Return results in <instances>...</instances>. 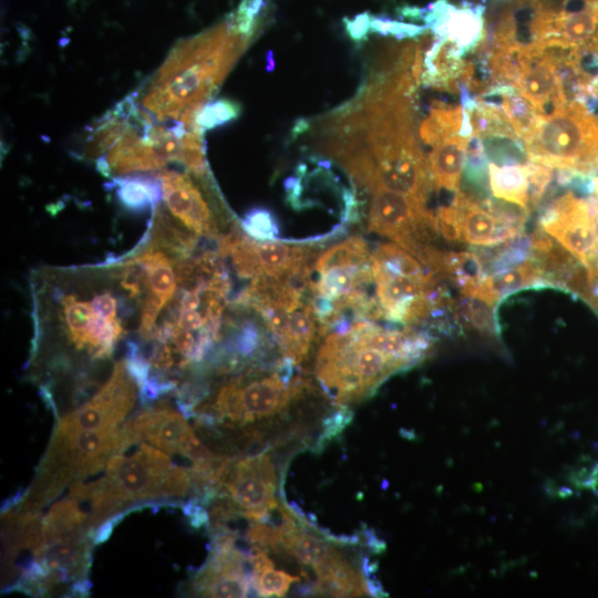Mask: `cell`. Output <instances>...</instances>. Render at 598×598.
Wrapping results in <instances>:
<instances>
[{
    "label": "cell",
    "mask_w": 598,
    "mask_h": 598,
    "mask_svg": "<svg viewBox=\"0 0 598 598\" xmlns=\"http://www.w3.org/2000/svg\"><path fill=\"white\" fill-rule=\"evenodd\" d=\"M496 97L497 106L508 117L514 131L520 141H528L535 133L539 114L534 106L519 92L507 83H496L486 93L481 95V99Z\"/></svg>",
    "instance_id": "cell-27"
},
{
    "label": "cell",
    "mask_w": 598,
    "mask_h": 598,
    "mask_svg": "<svg viewBox=\"0 0 598 598\" xmlns=\"http://www.w3.org/2000/svg\"><path fill=\"white\" fill-rule=\"evenodd\" d=\"M299 581L298 576L277 570L275 566L266 567L251 575L252 588L260 597H285L291 584Z\"/></svg>",
    "instance_id": "cell-34"
},
{
    "label": "cell",
    "mask_w": 598,
    "mask_h": 598,
    "mask_svg": "<svg viewBox=\"0 0 598 598\" xmlns=\"http://www.w3.org/2000/svg\"><path fill=\"white\" fill-rule=\"evenodd\" d=\"M415 50L412 42L389 49L350 100L305 130L317 152L369 193L384 188L426 200L433 184L415 132Z\"/></svg>",
    "instance_id": "cell-1"
},
{
    "label": "cell",
    "mask_w": 598,
    "mask_h": 598,
    "mask_svg": "<svg viewBox=\"0 0 598 598\" xmlns=\"http://www.w3.org/2000/svg\"><path fill=\"white\" fill-rule=\"evenodd\" d=\"M460 216L462 239L472 246L494 247L516 238L522 227L499 220L472 194L457 190L452 200Z\"/></svg>",
    "instance_id": "cell-20"
},
{
    "label": "cell",
    "mask_w": 598,
    "mask_h": 598,
    "mask_svg": "<svg viewBox=\"0 0 598 598\" xmlns=\"http://www.w3.org/2000/svg\"><path fill=\"white\" fill-rule=\"evenodd\" d=\"M120 204L131 212L154 210L163 199L161 181L152 174L116 176L110 183Z\"/></svg>",
    "instance_id": "cell-25"
},
{
    "label": "cell",
    "mask_w": 598,
    "mask_h": 598,
    "mask_svg": "<svg viewBox=\"0 0 598 598\" xmlns=\"http://www.w3.org/2000/svg\"><path fill=\"white\" fill-rule=\"evenodd\" d=\"M276 472L268 453H259L233 461L223 492L247 520L268 522L278 509Z\"/></svg>",
    "instance_id": "cell-14"
},
{
    "label": "cell",
    "mask_w": 598,
    "mask_h": 598,
    "mask_svg": "<svg viewBox=\"0 0 598 598\" xmlns=\"http://www.w3.org/2000/svg\"><path fill=\"white\" fill-rule=\"evenodd\" d=\"M316 315L311 306L300 303L288 316V324L279 341L283 357L297 365L301 363L310 349L316 333Z\"/></svg>",
    "instance_id": "cell-28"
},
{
    "label": "cell",
    "mask_w": 598,
    "mask_h": 598,
    "mask_svg": "<svg viewBox=\"0 0 598 598\" xmlns=\"http://www.w3.org/2000/svg\"><path fill=\"white\" fill-rule=\"evenodd\" d=\"M124 452L122 426L65 434L52 432L34 480L17 508L39 511L66 485L100 472L113 454Z\"/></svg>",
    "instance_id": "cell-6"
},
{
    "label": "cell",
    "mask_w": 598,
    "mask_h": 598,
    "mask_svg": "<svg viewBox=\"0 0 598 598\" xmlns=\"http://www.w3.org/2000/svg\"><path fill=\"white\" fill-rule=\"evenodd\" d=\"M130 445L146 441L167 454H181L192 462L213 454L194 434L186 416L159 400L123 425Z\"/></svg>",
    "instance_id": "cell-12"
},
{
    "label": "cell",
    "mask_w": 598,
    "mask_h": 598,
    "mask_svg": "<svg viewBox=\"0 0 598 598\" xmlns=\"http://www.w3.org/2000/svg\"><path fill=\"white\" fill-rule=\"evenodd\" d=\"M538 286L547 283L537 264L528 258L513 267L484 275L463 295L493 306L515 291Z\"/></svg>",
    "instance_id": "cell-22"
},
{
    "label": "cell",
    "mask_w": 598,
    "mask_h": 598,
    "mask_svg": "<svg viewBox=\"0 0 598 598\" xmlns=\"http://www.w3.org/2000/svg\"><path fill=\"white\" fill-rule=\"evenodd\" d=\"M233 532L214 534L206 563L192 578V592L200 597H246L252 588L251 551L236 545Z\"/></svg>",
    "instance_id": "cell-13"
},
{
    "label": "cell",
    "mask_w": 598,
    "mask_h": 598,
    "mask_svg": "<svg viewBox=\"0 0 598 598\" xmlns=\"http://www.w3.org/2000/svg\"><path fill=\"white\" fill-rule=\"evenodd\" d=\"M241 113V106L229 99H217L203 104L194 116L197 128L204 133L235 121Z\"/></svg>",
    "instance_id": "cell-33"
},
{
    "label": "cell",
    "mask_w": 598,
    "mask_h": 598,
    "mask_svg": "<svg viewBox=\"0 0 598 598\" xmlns=\"http://www.w3.org/2000/svg\"><path fill=\"white\" fill-rule=\"evenodd\" d=\"M370 17L368 12L359 13L352 18H344L343 24L351 40L361 42L370 34Z\"/></svg>",
    "instance_id": "cell-40"
},
{
    "label": "cell",
    "mask_w": 598,
    "mask_h": 598,
    "mask_svg": "<svg viewBox=\"0 0 598 598\" xmlns=\"http://www.w3.org/2000/svg\"><path fill=\"white\" fill-rule=\"evenodd\" d=\"M157 177L162 184L164 207L181 225L197 236L218 235L208 202L188 174L164 171Z\"/></svg>",
    "instance_id": "cell-18"
},
{
    "label": "cell",
    "mask_w": 598,
    "mask_h": 598,
    "mask_svg": "<svg viewBox=\"0 0 598 598\" xmlns=\"http://www.w3.org/2000/svg\"><path fill=\"white\" fill-rule=\"evenodd\" d=\"M486 157L491 158L494 164H525L526 151L522 145V141L508 137H493L482 141Z\"/></svg>",
    "instance_id": "cell-35"
},
{
    "label": "cell",
    "mask_w": 598,
    "mask_h": 598,
    "mask_svg": "<svg viewBox=\"0 0 598 598\" xmlns=\"http://www.w3.org/2000/svg\"><path fill=\"white\" fill-rule=\"evenodd\" d=\"M370 194L369 229L389 237L423 264L439 234L436 216L426 202L384 188Z\"/></svg>",
    "instance_id": "cell-9"
},
{
    "label": "cell",
    "mask_w": 598,
    "mask_h": 598,
    "mask_svg": "<svg viewBox=\"0 0 598 598\" xmlns=\"http://www.w3.org/2000/svg\"><path fill=\"white\" fill-rule=\"evenodd\" d=\"M425 30H429L425 25L401 22L381 16L370 17V33L383 37H392L398 40L414 39L422 35Z\"/></svg>",
    "instance_id": "cell-36"
},
{
    "label": "cell",
    "mask_w": 598,
    "mask_h": 598,
    "mask_svg": "<svg viewBox=\"0 0 598 598\" xmlns=\"http://www.w3.org/2000/svg\"><path fill=\"white\" fill-rule=\"evenodd\" d=\"M148 287L134 255L82 268H47L32 279L34 334L28 364L41 357L58 378L76 364L111 359L140 328Z\"/></svg>",
    "instance_id": "cell-2"
},
{
    "label": "cell",
    "mask_w": 598,
    "mask_h": 598,
    "mask_svg": "<svg viewBox=\"0 0 598 598\" xmlns=\"http://www.w3.org/2000/svg\"><path fill=\"white\" fill-rule=\"evenodd\" d=\"M419 134L425 144L434 146L455 134L471 137L472 130L463 106L434 102L420 124Z\"/></svg>",
    "instance_id": "cell-26"
},
{
    "label": "cell",
    "mask_w": 598,
    "mask_h": 598,
    "mask_svg": "<svg viewBox=\"0 0 598 598\" xmlns=\"http://www.w3.org/2000/svg\"><path fill=\"white\" fill-rule=\"evenodd\" d=\"M524 147L532 162L590 178L598 176V120L579 101L540 116Z\"/></svg>",
    "instance_id": "cell-7"
},
{
    "label": "cell",
    "mask_w": 598,
    "mask_h": 598,
    "mask_svg": "<svg viewBox=\"0 0 598 598\" xmlns=\"http://www.w3.org/2000/svg\"><path fill=\"white\" fill-rule=\"evenodd\" d=\"M251 41L226 21L181 41L158 69L142 101L144 109L157 121L192 124Z\"/></svg>",
    "instance_id": "cell-3"
},
{
    "label": "cell",
    "mask_w": 598,
    "mask_h": 598,
    "mask_svg": "<svg viewBox=\"0 0 598 598\" xmlns=\"http://www.w3.org/2000/svg\"><path fill=\"white\" fill-rule=\"evenodd\" d=\"M351 420L352 412L347 406H341L334 414L327 417L323 423V431L317 443L320 450L323 447V443L329 442L336 435L340 434Z\"/></svg>",
    "instance_id": "cell-39"
},
{
    "label": "cell",
    "mask_w": 598,
    "mask_h": 598,
    "mask_svg": "<svg viewBox=\"0 0 598 598\" xmlns=\"http://www.w3.org/2000/svg\"><path fill=\"white\" fill-rule=\"evenodd\" d=\"M463 55L454 42L434 37L422 53L420 82L436 90L460 92L466 70Z\"/></svg>",
    "instance_id": "cell-21"
},
{
    "label": "cell",
    "mask_w": 598,
    "mask_h": 598,
    "mask_svg": "<svg viewBox=\"0 0 598 598\" xmlns=\"http://www.w3.org/2000/svg\"><path fill=\"white\" fill-rule=\"evenodd\" d=\"M245 231L257 240L275 239L278 225L272 214L264 208H254L243 219Z\"/></svg>",
    "instance_id": "cell-37"
},
{
    "label": "cell",
    "mask_w": 598,
    "mask_h": 598,
    "mask_svg": "<svg viewBox=\"0 0 598 598\" xmlns=\"http://www.w3.org/2000/svg\"><path fill=\"white\" fill-rule=\"evenodd\" d=\"M439 234L450 243H463L460 216L456 207L451 203L442 206L436 215Z\"/></svg>",
    "instance_id": "cell-38"
},
{
    "label": "cell",
    "mask_w": 598,
    "mask_h": 598,
    "mask_svg": "<svg viewBox=\"0 0 598 598\" xmlns=\"http://www.w3.org/2000/svg\"><path fill=\"white\" fill-rule=\"evenodd\" d=\"M308 385L307 379L297 377L287 381L277 370L260 379L239 375L220 385L213 399L194 409L192 416L206 426L220 422L233 429L243 427L279 414Z\"/></svg>",
    "instance_id": "cell-8"
},
{
    "label": "cell",
    "mask_w": 598,
    "mask_h": 598,
    "mask_svg": "<svg viewBox=\"0 0 598 598\" xmlns=\"http://www.w3.org/2000/svg\"><path fill=\"white\" fill-rule=\"evenodd\" d=\"M378 327L357 319L346 331L331 332L320 348L316 375L336 405L368 396L391 374L410 367L382 349Z\"/></svg>",
    "instance_id": "cell-5"
},
{
    "label": "cell",
    "mask_w": 598,
    "mask_h": 598,
    "mask_svg": "<svg viewBox=\"0 0 598 598\" xmlns=\"http://www.w3.org/2000/svg\"><path fill=\"white\" fill-rule=\"evenodd\" d=\"M90 513L84 504L74 496L61 498L52 505L41 517V536L43 542H49L71 534L89 533L93 530L89 526Z\"/></svg>",
    "instance_id": "cell-24"
},
{
    "label": "cell",
    "mask_w": 598,
    "mask_h": 598,
    "mask_svg": "<svg viewBox=\"0 0 598 598\" xmlns=\"http://www.w3.org/2000/svg\"><path fill=\"white\" fill-rule=\"evenodd\" d=\"M485 4H453L436 0L420 9L417 19L425 22L434 37L454 42L465 55L473 52L485 38Z\"/></svg>",
    "instance_id": "cell-16"
},
{
    "label": "cell",
    "mask_w": 598,
    "mask_h": 598,
    "mask_svg": "<svg viewBox=\"0 0 598 598\" xmlns=\"http://www.w3.org/2000/svg\"><path fill=\"white\" fill-rule=\"evenodd\" d=\"M140 398L137 382L131 375L125 359L117 360L109 379L84 404L56 419L54 433L118 427Z\"/></svg>",
    "instance_id": "cell-11"
},
{
    "label": "cell",
    "mask_w": 598,
    "mask_h": 598,
    "mask_svg": "<svg viewBox=\"0 0 598 598\" xmlns=\"http://www.w3.org/2000/svg\"><path fill=\"white\" fill-rule=\"evenodd\" d=\"M282 549L313 570L339 553L329 540L302 532L299 527L285 535Z\"/></svg>",
    "instance_id": "cell-30"
},
{
    "label": "cell",
    "mask_w": 598,
    "mask_h": 598,
    "mask_svg": "<svg viewBox=\"0 0 598 598\" xmlns=\"http://www.w3.org/2000/svg\"><path fill=\"white\" fill-rule=\"evenodd\" d=\"M189 472L175 464L167 453L141 443L130 455L113 454L104 475L96 481L70 484L69 495L84 502L90 513L89 526L95 530L110 517L141 502H169L183 498L192 489Z\"/></svg>",
    "instance_id": "cell-4"
},
{
    "label": "cell",
    "mask_w": 598,
    "mask_h": 598,
    "mask_svg": "<svg viewBox=\"0 0 598 598\" xmlns=\"http://www.w3.org/2000/svg\"><path fill=\"white\" fill-rule=\"evenodd\" d=\"M370 262L367 243L353 236L326 249L315 261L317 272L334 265H363Z\"/></svg>",
    "instance_id": "cell-31"
},
{
    "label": "cell",
    "mask_w": 598,
    "mask_h": 598,
    "mask_svg": "<svg viewBox=\"0 0 598 598\" xmlns=\"http://www.w3.org/2000/svg\"><path fill=\"white\" fill-rule=\"evenodd\" d=\"M539 226L586 267L598 260L589 197L564 193L545 208Z\"/></svg>",
    "instance_id": "cell-15"
},
{
    "label": "cell",
    "mask_w": 598,
    "mask_h": 598,
    "mask_svg": "<svg viewBox=\"0 0 598 598\" xmlns=\"http://www.w3.org/2000/svg\"><path fill=\"white\" fill-rule=\"evenodd\" d=\"M92 534L78 533L43 542L35 560L47 574L44 594H50L61 585H72L87 579L92 565Z\"/></svg>",
    "instance_id": "cell-17"
},
{
    "label": "cell",
    "mask_w": 598,
    "mask_h": 598,
    "mask_svg": "<svg viewBox=\"0 0 598 598\" xmlns=\"http://www.w3.org/2000/svg\"><path fill=\"white\" fill-rule=\"evenodd\" d=\"M471 137L455 134L432 146L429 168L435 188L457 192Z\"/></svg>",
    "instance_id": "cell-23"
},
{
    "label": "cell",
    "mask_w": 598,
    "mask_h": 598,
    "mask_svg": "<svg viewBox=\"0 0 598 598\" xmlns=\"http://www.w3.org/2000/svg\"><path fill=\"white\" fill-rule=\"evenodd\" d=\"M526 163L502 166L491 163L488 166V179L491 192L496 198L530 210Z\"/></svg>",
    "instance_id": "cell-29"
},
{
    "label": "cell",
    "mask_w": 598,
    "mask_h": 598,
    "mask_svg": "<svg viewBox=\"0 0 598 598\" xmlns=\"http://www.w3.org/2000/svg\"><path fill=\"white\" fill-rule=\"evenodd\" d=\"M218 254L230 258L240 278L277 280L308 266L313 251L308 247L251 239L231 231L219 239Z\"/></svg>",
    "instance_id": "cell-10"
},
{
    "label": "cell",
    "mask_w": 598,
    "mask_h": 598,
    "mask_svg": "<svg viewBox=\"0 0 598 598\" xmlns=\"http://www.w3.org/2000/svg\"><path fill=\"white\" fill-rule=\"evenodd\" d=\"M512 85L530 102L539 116H549L568 103L557 62L544 49L523 54L520 71Z\"/></svg>",
    "instance_id": "cell-19"
},
{
    "label": "cell",
    "mask_w": 598,
    "mask_h": 598,
    "mask_svg": "<svg viewBox=\"0 0 598 598\" xmlns=\"http://www.w3.org/2000/svg\"><path fill=\"white\" fill-rule=\"evenodd\" d=\"M269 0H240L228 14L226 22L233 31L252 39L261 30L268 12Z\"/></svg>",
    "instance_id": "cell-32"
}]
</instances>
